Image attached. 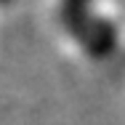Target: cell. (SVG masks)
I'll list each match as a JSON object with an SVG mask.
<instances>
[{
	"instance_id": "6da1fadb",
	"label": "cell",
	"mask_w": 125,
	"mask_h": 125,
	"mask_svg": "<svg viewBox=\"0 0 125 125\" xmlns=\"http://www.w3.org/2000/svg\"><path fill=\"white\" fill-rule=\"evenodd\" d=\"M77 43H80V48L85 51L91 59H109L115 48H117V40H120V35H117V27L112 19H104V16H91L85 24L77 29L75 35Z\"/></svg>"
},
{
	"instance_id": "7a4b0ae2",
	"label": "cell",
	"mask_w": 125,
	"mask_h": 125,
	"mask_svg": "<svg viewBox=\"0 0 125 125\" xmlns=\"http://www.w3.org/2000/svg\"><path fill=\"white\" fill-rule=\"evenodd\" d=\"M91 8H93V0H61L59 3V19L69 29V35H75L77 29L93 16Z\"/></svg>"
},
{
	"instance_id": "3957f363",
	"label": "cell",
	"mask_w": 125,
	"mask_h": 125,
	"mask_svg": "<svg viewBox=\"0 0 125 125\" xmlns=\"http://www.w3.org/2000/svg\"><path fill=\"white\" fill-rule=\"evenodd\" d=\"M5 3H11V0H0V5H5Z\"/></svg>"
}]
</instances>
